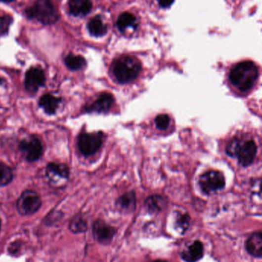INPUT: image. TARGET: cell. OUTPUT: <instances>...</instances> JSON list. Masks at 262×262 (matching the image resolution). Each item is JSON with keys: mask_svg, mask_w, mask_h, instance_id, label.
Wrapping results in <instances>:
<instances>
[{"mask_svg": "<svg viewBox=\"0 0 262 262\" xmlns=\"http://www.w3.org/2000/svg\"><path fill=\"white\" fill-rule=\"evenodd\" d=\"M46 175L48 180L54 184L60 181H66L69 177V170L65 164L52 163L47 166Z\"/></svg>", "mask_w": 262, "mask_h": 262, "instance_id": "obj_11", "label": "cell"}, {"mask_svg": "<svg viewBox=\"0 0 262 262\" xmlns=\"http://www.w3.org/2000/svg\"><path fill=\"white\" fill-rule=\"evenodd\" d=\"M246 249L251 256L256 258L262 256V232L253 233L246 242Z\"/></svg>", "mask_w": 262, "mask_h": 262, "instance_id": "obj_15", "label": "cell"}, {"mask_svg": "<svg viewBox=\"0 0 262 262\" xmlns=\"http://www.w3.org/2000/svg\"><path fill=\"white\" fill-rule=\"evenodd\" d=\"M170 117L167 114H160L155 118V125L159 130H164L169 127Z\"/></svg>", "mask_w": 262, "mask_h": 262, "instance_id": "obj_25", "label": "cell"}, {"mask_svg": "<svg viewBox=\"0 0 262 262\" xmlns=\"http://www.w3.org/2000/svg\"><path fill=\"white\" fill-rule=\"evenodd\" d=\"M189 216L188 215H179L177 219V225L181 228L182 231H185L189 226Z\"/></svg>", "mask_w": 262, "mask_h": 262, "instance_id": "obj_26", "label": "cell"}, {"mask_svg": "<svg viewBox=\"0 0 262 262\" xmlns=\"http://www.w3.org/2000/svg\"><path fill=\"white\" fill-rule=\"evenodd\" d=\"M65 63L68 69L72 71L81 70L87 65V61L83 56L69 55L65 59Z\"/></svg>", "mask_w": 262, "mask_h": 262, "instance_id": "obj_20", "label": "cell"}, {"mask_svg": "<svg viewBox=\"0 0 262 262\" xmlns=\"http://www.w3.org/2000/svg\"><path fill=\"white\" fill-rule=\"evenodd\" d=\"M93 235L102 245H109L116 234L114 228L102 220H97L93 225Z\"/></svg>", "mask_w": 262, "mask_h": 262, "instance_id": "obj_10", "label": "cell"}, {"mask_svg": "<svg viewBox=\"0 0 262 262\" xmlns=\"http://www.w3.org/2000/svg\"><path fill=\"white\" fill-rule=\"evenodd\" d=\"M40 195L33 190H26L20 195L17 201V209L22 216H31L41 207Z\"/></svg>", "mask_w": 262, "mask_h": 262, "instance_id": "obj_6", "label": "cell"}, {"mask_svg": "<svg viewBox=\"0 0 262 262\" xmlns=\"http://www.w3.org/2000/svg\"><path fill=\"white\" fill-rule=\"evenodd\" d=\"M204 255V247L202 242L195 241L181 253V258L186 262H196Z\"/></svg>", "mask_w": 262, "mask_h": 262, "instance_id": "obj_14", "label": "cell"}, {"mask_svg": "<svg viewBox=\"0 0 262 262\" xmlns=\"http://www.w3.org/2000/svg\"><path fill=\"white\" fill-rule=\"evenodd\" d=\"M226 152L231 156H236L240 164L248 166L256 159L257 145L252 140H232L226 148Z\"/></svg>", "mask_w": 262, "mask_h": 262, "instance_id": "obj_3", "label": "cell"}, {"mask_svg": "<svg viewBox=\"0 0 262 262\" xmlns=\"http://www.w3.org/2000/svg\"><path fill=\"white\" fill-rule=\"evenodd\" d=\"M0 82H1V80H0Z\"/></svg>", "mask_w": 262, "mask_h": 262, "instance_id": "obj_31", "label": "cell"}, {"mask_svg": "<svg viewBox=\"0 0 262 262\" xmlns=\"http://www.w3.org/2000/svg\"><path fill=\"white\" fill-rule=\"evenodd\" d=\"M135 202H136L135 194L131 191L122 195L118 200L117 204L123 210L131 212L135 208Z\"/></svg>", "mask_w": 262, "mask_h": 262, "instance_id": "obj_19", "label": "cell"}, {"mask_svg": "<svg viewBox=\"0 0 262 262\" xmlns=\"http://www.w3.org/2000/svg\"><path fill=\"white\" fill-rule=\"evenodd\" d=\"M166 262V261H163V260H158V261H155V262Z\"/></svg>", "mask_w": 262, "mask_h": 262, "instance_id": "obj_29", "label": "cell"}, {"mask_svg": "<svg viewBox=\"0 0 262 262\" xmlns=\"http://www.w3.org/2000/svg\"><path fill=\"white\" fill-rule=\"evenodd\" d=\"M12 21L13 19L10 16H0V36H5L8 33Z\"/></svg>", "mask_w": 262, "mask_h": 262, "instance_id": "obj_24", "label": "cell"}, {"mask_svg": "<svg viewBox=\"0 0 262 262\" xmlns=\"http://www.w3.org/2000/svg\"><path fill=\"white\" fill-rule=\"evenodd\" d=\"M135 17L133 16L132 14L129 12H125L119 16L117 21V26L120 31L123 32L128 27L131 26L132 27L135 23Z\"/></svg>", "mask_w": 262, "mask_h": 262, "instance_id": "obj_21", "label": "cell"}, {"mask_svg": "<svg viewBox=\"0 0 262 262\" xmlns=\"http://www.w3.org/2000/svg\"><path fill=\"white\" fill-rule=\"evenodd\" d=\"M103 143V134L102 132L83 133L78 139L80 150L85 156H91L100 149Z\"/></svg>", "mask_w": 262, "mask_h": 262, "instance_id": "obj_5", "label": "cell"}, {"mask_svg": "<svg viewBox=\"0 0 262 262\" xmlns=\"http://www.w3.org/2000/svg\"><path fill=\"white\" fill-rule=\"evenodd\" d=\"M174 1L175 0H159V5L164 8H168V7L171 6Z\"/></svg>", "mask_w": 262, "mask_h": 262, "instance_id": "obj_27", "label": "cell"}, {"mask_svg": "<svg viewBox=\"0 0 262 262\" xmlns=\"http://www.w3.org/2000/svg\"><path fill=\"white\" fill-rule=\"evenodd\" d=\"M113 103H114V98L112 94L103 93L98 96L93 103L87 107V111L88 112H97V113L106 112L110 109Z\"/></svg>", "mask_w": 262, "mask_h": 262, "instance_id": "obj_12", "label": "cell"}, {"mask_svg": "<svg viewBox=\"0 0 262 262\" xmlns=\"http://www.w3.org/2000/svg\"><path fill=\"white\" fill-rule=\"evenodd\" d=\"M68 6L73 16L83 17L89 13L92 4L90 0H69Z\"/></svg>", "mask_w": 262, "mask_h": 262, "instance_id": "obj_13", "label": "cell"}, {"mask_svg": "<svg viewBox=\"0 0 262 262\" xmlns=\"http://www.w3.org/2000/svg\"><path fill=\"white\" fill-rule=\"evenodd\" d=\"M13 178L12 170L2 162H0V187L8 185Z\"/></svg>", "mask_w": 262, "mask_h": 262, "instance_id": "obj_23", "label": "cell"}, {"mask_svg": "<svg viewBox=\"0 0 262 262\" xmlns=\"http://www.w3.org/2000/svg\"><path fill=\"white\" fill-rule=\"evenodd\" d=\"M69 229L76 234L85 232L87 229V221L82 216H76L71 221L70 225H69Z\"/></svg>", "mask_w": 262, "mask_h": 262, "instance_id": "obj_22", "label": "cell"}, {"mask_svg": "<svg viewBox=\"0 0 262 262\" xmlns=\"http://www.w3.org/2000/svg\"><path fill=\"white\" fill-rule=\"evenodd\" d=\"M29 19H36L43 24H53L59 19V13L49 0H37L33 6L25 11Z\"/></svg>", "mask_w": 262, "mask_h": 262, "instance_id": "obj_4", "label": "cell"}, {"mask_svg": "<svg viewBox=\"0 0 262 262\" xmlns=\"http://www.w3.org/2000/svg\"><path fill=\"white\" fill-rule=\"evenodd\" d=\"M141 65L136 58L124 55L112 64V72L116 80L122 84L130 82L138 77Z\"/></svg>", "mask_w": 262, "mask_h": 262, "instance_id": "obj_2", "label": "cell"}, {"mask_svg": "<svg viewBox=\"0 0 262 262\" xmlns=\"http://www.w3.org/2000/svg\"><path fill=\"white\" fill-rule=\"evenodd\" d=\"M88 29L90 34L95 37H100L107 33V26L104 24L99 16H95L89 21Z\"/></svg>", "mask_w": 262, "mask_h": 262, "instance_id": "obj_18", "label": "cell"}, {"mask_svg": "<svg viewBox=\"0 0 262 262\" xmlns=\"http://www.w3.org/2000/svg\"><path fill=\"white\" fill-rule=\"evenodd\" d=\"M0 229H1V221H0Z\"/></svg>", "mask_w": 262, "mask_h": 262, "instance_id": "obj_30", "label": "cell"}, {"mask_svg": "<svg viewBox=\"0 0 262 262\" xmlns=\"http://www.w3.org/2000/svg\"><path fill=\"white\" fill-rule=\"evenodd\" d=\"M199 185L205 193L210 194L221 190L225 185L224 175L216 170L206 172L201 176Z\"/></svg>", "mask_w": 262, "mask_h": 262, "instance_id": "obj_7", "label": "cell"}, {"mask_svg": "<svg viewBox=\"0 0 262 262\" xmlns=\"http://www.w3.org/2000/svg\"><path fill=\"white\" fill-rule=\"evenodd\" d=\"M0 1L3 2H13V1H15V0H0Z\"/></svg>", "mask_w": 262, "mask_h": 262, "instance_id": "obj_28", "label": "cell"}, {"mask_svg": "<svg viewBox=\"0 0 262 262\" xmlns=\"http://www.w3.org/2000/svg\"><path fill=\"white\" fill-rule=\"evenodd\" d=\"M167 205V200L162 195H153L148 197L145 202L147 210L151 213H157L163 210Z\"/></svg>", "mask_w": 262, "mask_h": 262, "instance_id": "obj_17", "label": "cell"}, {"mask_svg": "<svg viewBox=\"0 0 262 262\" xmlns=\"http://www.w3.org/2000/svg\"><path fill=\"white\" fill-rule=\"evenodd\" d=\"M45 73L40 68H31L26 72L25 87L29 92H37L40 87L45 85Z\"/></svg>", "mask_w": 262, "mask_h": 262, "instance_id": "obj_9", "label": "cell"}, {"mask_svg": "<svg viewBox=\"0 0 262 262\" xmlns=\"http://www.w3.org/2000/svg\"><path fill=\"white\" fill-rule=\"evenodd\" d=\"M19 150L29 162L37 161L43 154V146L37 137H30L19 144Z\"/></svg>", "mask_w": 262, "mask_h": 262, "instance_id": "obj_8", "label": "cell"}, {"mask_svg": "<svg viewBox=\"0 0 262 262\" xmlns=\"http://www.w3.org/2000/svg\"><path fill=\"white\" fill-rule=\"evenodd\" d=\"M259 76V69L250 61L240 62L231 69L229 79L231 84L242 91H249Z\"/></svg>", "mask_w": 262, "mask_h": 262, "instance_id": "obj_1", "label": "cell"}, {"mask_svg": "<svg viewBox=\"0 0 262 262\" xmlns=\"http://www.w3.org/2000/svg\"><path fill=\"white\" fill-rule=\"evenodd\" d=\"M62 99L54 96L52 94H44L40 98L39 105L48 114H54L59 108Z\"/></svg>", "mask_w": 262, "mask_h": 262, "instance_id": "obj_16", "label": "cell"}]
</instances>
